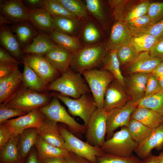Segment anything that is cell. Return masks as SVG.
I'll use <instances>...</instances> for the list:
<instances>
[{"label": "cell", "instance_id": "obj_1", "mask_svg": "<svg viewBox=\"0 0 163 163\" xmlns=\"http://www.w3.org/2000/svg\"><path fill=\"white\" fill-rule=\"evenodd\" d=\"M81 74L69 68L61 76L49 84L47 90L56 91L65 96L77 99L91 91Z\"/></svg>", "mask_w": 163, "mask_h": 163}, {"label": "cell", "instance_id": "obj_2", "mask_svg": "<svg viewBox=\"0 0 163 163\" xmlns=\"http://www.w3.org/2000/svg\"><path fill=\"white\" fill-rule=\"evenodd\" d=\"M107 49L101 44H95L82 47L73 53L70 66L77 73L94 69L104 61Z\"/></svg>", "mask_w": 163, "mask_h": 163}, {"label": "cell", "instance_id": "obj_3", "mask_svg": "<svg viewBox=\"0 0 163 163\" xmlns=\"http://www.w3.org/2000/svg\"><path fill=\"white\" fill-rule=\"evenodd\" d=\"M51 97L50 94L39 93L23 86L13 98L5 104L8 107L27 113L48 104Z\"/></svg>", "mask_w": 163, "mask_h": 163}, {"label": "cell", "instance_id": "obj_4", "mask_svg": "<svg viewBox=\"0 0 163 163\" xmlns=\"http://www.w3.org/2000/svg\"><path fill=\"white\" fill-rule=\"evenodd\" d=\"M138 146L130 136L126 127L114 133L110 139L106 140L101 148L105 153L127 157L133 155Z\"/></svg>", "mask_w": 163, "mask_h": 163}, {"label": "cell", "instance_id": "obj_5", "mask_svg": "<svg viewBox=\"0 0 163 163\" xmlns=\"http://www.w3.org/2000/svg\"><path fill=\"white\" fill-rule=\"evenodd\" d=\"M85 79L98 108H104L106 90L114 78L109 72L94 69L82 74Z\"/></svg>", "mask_w": 163, "mask_h": 163}, {"label": "cell", "instance_id": "obj_6", "mask_svg": "<svg viewBox=\"0 0 163 163\" xmlns=\"http://www.w3.org/2000/svg\"><path fill=\"white\" fill-rule=\"evenodd\" d=\"M64 140L66 149L85 158L92 163H97V158L105 153L101 148L92 146L75 136L64 127L59 126Z\"/></svg>", "mask_w": 163, "mask_h": 163}, {"label": "cell", "instance_id": "obj_7", "mask_svg": "<svg viewBox=\"0 0 163 163\" xmlns=\"http://www.w3.org/2000/svg\"><path fill=\"white\" fill-rule=\"evenodd\" d=\"M88 94H84L77 99L71 98L59 93H52L50 95L63 103L67 107L69 113L80 118L86 126L91 115L97 108L93 98Z\"/></svg>", "mask_w": 163, "mask_h": 163}, {"label": "cell", "instance_id": "obj_8", "mask_svg": "<svg viewBox=\"0 0 163 163\" xmlns=\"http://www.w3.org/2000/svg\"><path fill=\"white\" fill-rule=\"evenodd\" d=\"M38 110L47 118L57 123L60 122L66 125L76 133L86 132V126L78 123L71 116L56 97H53L49 103Z\"/></svg>", "mask_w": 163, "mask_h": 163}, {"label": "cell", "instance_id": "obj_9", "mask_svg": "<svg viewBox=\"0 0 163 163\" xmlns=\"http://www.w3.org/2000/svg\"><path fill=\"white\" fill-rule=\"evenodd\" d=\"M107 112L97 108L91 115L86 126V142L91 145L101 148L105 141L107 130Z\"/></svg>", "mask_w": 163, "mask_h": 163}, {"label": "cell", "instance_id": "obj_10", "mask_svg": "<svg viewBox=\"0 0 163 163\" xmlns=\"http://www.w3.org/2000/svg\"><path fill=\"white\" fill-rule=\"evenodd\" d=\"M137 105V102H134L130 101L123 106L107 112L106 140L111 138L115 131L119 127L127 126L132 113Z\"/></svg>", "mask_w": 163, "mask_h": 163}, {"label": "cell", "instance_id": "obj_11", "mask_svg": "<svg viewBox=\"0 0 163 163\" xmlns=\"http://www.w3.org/2000/svg\"><path fill=\"white\" fill-rule=\"evenodd\" d=\"M23 61L26 62L47 85L60 77L59 72L43 55L25 54L23 56Z\"/></svg>", "mask_w": 163, "mask_h": 163}, {"label": "cell", "instance_id": "obj_12", "mask_svg": "<svg viewBox=\"0 0 163 163\" xmlns=\"http://www.w3.org/2000/svg\"><path fill=\"white\" fill-rule=\"evenodd\" d=\"M46 118L38 109H37L18 118L8 120L3 124L6 125L14 134L20 135L27 129L39 128Z\"/></svg>", "mask_w": 163, "mask_h": 163}, {"label": "cell", "instance_id": "obj_13", "mask_svg": "<svg viewBox=\"0 0 163 163\" xmlns=\"http://www.w3.org/2000/svg\"><path fill=\"white\" fill-rule=\"evenodd\" d=\"M23 86L22 74L18 69L0 78V103H5L13 98Z\"/></svg>", "mask_w": 163, "mask_h": 163}, {"label": "cell", "instance_id": "obj_14", "mask_svg": "<svg viewBox=\"0 0 163 163\" xmlns=\"http://www.w3.org/2000/svg\"><path fill=\"white\" fill-rule=\"evenodd\" d=\"M0 11V14L14 24L28 21V8L21 0L1 1Z\"/></svg>", "mask_w": 163, "mask_h": 163}, {"label": "cell", "instance_id": "obj_15", "mask_svg": "<svg viewBox=\"0 0 163 163\" xmlns=\"http://www.w3.org/2000/svg\"><path fill=\"white\" fill-rule=\"evenodd\" d=\"M133 37L126 23L118 21L113 26L106 48L107 50H117L130 43Z\"/></svg>", "mask_w": 163, "mask_h": 163}, {"label": "cell", "instance_id": "obj_16", "mask_svg": "<svg viewBox=\"0 0 163 163\" xmlns=\"http://www.w3.org/2000/svg\"><path fill=\"white\" fill-rule=\"evenodd\" d=\"M163 146V122L152 129L149 137L138 145L135 152L137 157L143 160L151 154L154 149L161 150Z\"/></svg>", "mask_w": 163, "mask_h": 163}, {"label": "cell", "instance_id": "obj_17", "mask_svg": "<svg viewBox=\"0 0 163 163\" xmlns=\"http://www.w3.org/2000/svg\"><path fill=\"white\" fill-rule=\"evenodd\" d=\"M128 97L123 87L115 80L111 82L105 93L103 109L107 112L124 105Z\"/></svg>", "mask_w": 163, "mask_h": 163}, {"label": "cell", "instance_id": "obj_18", "mask_svg": "<svg viewBox=\"0 0 163 163\" xmlns=\"http://www.w3.org/2000/svg\"><path fill=\"white\" fill-rule=\"evenodd\" d=\"M57 123L46 118L37 128L38 136L47 143L66 149L64 141Z\"/></svg>", "mask_w": 163, "mask_h": 163}, {"label": "cell", "instance_id": "obj_19", "mask_svg": "<svg viewBox=\"0 0 163 163\" xmlns=\"http://www.w3.org/2000/svg\"><path fill=\"white\" fill-rule=\"evenodd\" d=\"M49 36L40 32L32 42L22 49L23 54H34L44 56L58 46Z\"/></svg>", "mask_w": 163, "mask_h": 163}, {"label": "cell", "instance_id": "obj_20", "mask_svg": "<svg viewBox=\"0 0 163 163\" xmlns=\"http://www.w3.org/2000/svg\"><path fill=\"white\" fill-rule=\"evenodd\" d=\"M149 74L136 73L131 74L125 80L131 101L138 102L144 97Z\"/></svg>", "mask_w": 163, "mask_h": 163}, {"label": "cell", "instance_id": "obj_21", "mask_svg": "<svg viewBox=\"0 0 163 163\" xmlns=\"http://www.w3.org/2000/svg\"><path fill=\"white\" fill-rule=\"evenodd\" d=\"M163 60L154 57L149 51L141 52L134 60L128 64L126 72L130 74L136 73H151Z\"/></svg>", "mask_w": 163, "mask_h": 163}, {"label": "cell", "instance_id": "obj_22", "mask_svg": "<svg viewBox=\"0 0 163 163\" xmlns=\"http://www.w3.org/2000/svg\"><path fill=\"white\" fill-rule=\"evenodd\" d=\"M28 21L39 31L50 33L54 30L53 17L43 8H28Z\"/></svg>", "mask_w": 163, "mask_h": 163}, {"label": "cell", "instance_id": "obj_23", "mask_svg": "<svg viewBox=\"0 0 163 163\" xmlns=\"http://www.w3.org/2000/svg\"><path fill=\"white\" fill-rule=\"evenodd\" d=\"M73 55V53L58 46L44 56L62 75L69 68Z\"/></svg>", "mask_w": 163, "mask_h": 163}, {"label": "cell", "instance_id": "obj_24", "mask_svg": "<svg viewBox=\"0 0 163 163\" xmlns=\"http://www.w3.org/2000/svg\"><path fill=\"white\" fill-rule=\"evenodd\" d=\"M131 119L153 129L163 122V115L150 109L137 106L132 113Z\"/></svg>", "mask_w": 163, "mask_h": 163}, {"label": "cell", "instance_id": "obj_25", "mask_svg": "<svg viewBox=\"0 0 163 163\" xmlns=\"http://www.w3.org/2000/svg\"><path fill=\"white\" fill-rule=\"evenodd\" d=\"M1 44L17 60L23 61L22 50L15 36L8 27L0 26Z\"/></svg>", "mask_w": 163, "mask_h": 163}, {"label": "cell", "instance_id": "obj_26", "mask_svg": "<svg viewBox=\"0 0 163 163\" xmlns=\"http://www.w3.org/2000/svg\"><path fill=\"white\" fill-rule=\"evenodd\" d=\"M11 28L23 48L30 44L39 33L29 21L15 24Z\"/></svg>", "mask_w": 163, "mask_h": 163}, {"label": "cell", "instance_id": "obj_27", "mask_svg": "<svg viewBox=\"0 0 163 163\" xmlns=\"http://www.w3.org/2000/svg\"><path fill=\"white\" fill-rule=\"evenodd\" d=\"M23 62L24 66L22 73L23 86L40 93L47 90L48 85L26 62Z\"/></svg>", "mask_w": 163, "mask_h": 163}, {"label": "cell", "instance_id": "obj_28", "mask_svg": "<svg viewBox=\"0 0 163 163\" xmlns=\"http://www.w3.org/2000/svg\"><path fill=\"white\" fill-rule=\"evenodd\" d=\"M20 135L14 134L10 140L0 150V162L15 163L22 159L18 144Z\"/></svg>", "mask_w": 163, "mask_h": 163}, {"label": "cell", "instance_id": "obj_29", "mask_svg": "<svg viewBox=\"0 0 163 163\" xmlns=\"http://www.w3.org/2000/svg\"><path fill=\"white\" fill-rule=\"evenodd\" d=\"M34 145L38 158L40 160L56 157H65L69 152L66 149L47 143L39 136Z\"/></svg>", "mask_w": 163, "mask_h": 163}, {"label": "cell", "instance_id": "obj_30", "mask_svg": "<svg viewBox=\"0 0 163 163\" xmlns=\"http://www.w3.org/2000/svg\"><path fill=\"white\" fill-rule=\"evenodd\" d=\"M49 36L59 46L75 53L82 47L78 39L57 30L54 29Z\"/></svg>", "mask_w": 163, "mask_h": 163}, {"label": "cell", "instance_id": "obj_31", "mask_svg": "<svg viewBox=\"0 0 163 163\" xmlns=\"http://www.w3.org/2000/svg\"><path fill=\"white\" fill-rule=\"evenodd\" d=\"M104 62V66L101 70L110 72L115 80L123 87H125L126 86L125 80L120 70V65L117 55V50H109Z\"/></svg>", "mask_w": 163, "mask_h": 163}, {"label": "cell", "instance_id": "obj_32", "mask_svg": "<svg viewBox=\"0 0 163 163\" xmlns=\"http://www.w3.org/2000/svg\"><path fill=\"white\" fill-rule=\"evenodd\" d=\"M38 136L37 129L31 128L25 130L21 134L18 144L22 159H25L35 145Z\"/></svg>", "mask_w": 163, "mask_h": 163}, {"label": "cell", "instance_id": "obj_33", "mask_svg": "<svg viewBox=\"0 0 163 163\" xmlns=\"http://www.w3.org/2000/svg\"><path fill=\"white\" fill-rule=\"evenodd\" d=\"M126 127L130 136L138 145L149 137L152 130L140 122L132 119H130Z\"/></svg>", "mask_w": 163, "mask_h": 163}, {"label": "cell", "instance_id": "obj_34", "mask_svg": "<svg viewBox=\"0 0 163 163\" xmlns=\"http://www.w3.org/2000/svg\"><path fill=\"white\" fill-rule=\"evenodd\" d=\"M41 7L52 17H64L77 19L58 0H44Z\"/></svg>", "mask_w": 163, "mask_h": 163}, {"label": "cell", "instance_id": "obj_35", "mask_svg": "<svg viewBox=\"0 0 163 163\" xmlns=\"http://www.w3.org/2000/svg\"><path fill=\"white\" fill-rule=\"evenodd\" d=\"M137 106L150 109L163 115V91L144 97L138 102Z\"/></svg>", "mask_w": 163, "mask_h": 163}, {"label": "cell", "instance_id": "obj_36", "mask_svg": "<svg viewBox=\"0 0 163 163\" xmlns=\"http://www.w3.org/2000/svg\"><path fill=\"white\" fill-rule=\"evenodd\" d=\"M158 39L150 34L133 37L131 44L139 53L149 51L157 41Z\"/></svg>", "mask_w": 163, "mask_h": 163}, {"label": "cell", "instance_id": "obj_37", "mask_svg": "<svg viewBox=\"0 0 163 163\" xmlns=\"http://www.w3.org/2000/svg\"><path fill=\"white\" fill-rule=\"evenodd\" d=\"M126 23L133 37L142 35L146 30L152 25L147 14Z\"/></svg>", "mask_w": 163, "mask_h": 163}, {"label": "cell", "instance_id": "obj_38", "mask_svg": "<svg viewBox=\"0 0 163 163\" xmlns=\"http://www.w3.org/2000/svg\"><path fill=\"white\" fill-rule=\"evenodd\" d=\"M54 29L69 34L75 30L76 23L75 19L64 17H53Z\"/></svg>", "mask_w": 163, "mask_h": 163}, {"label": "cell", "instance_id": "obj_39", "mask_svg": "<svg viewBox=\"0 0 163 163\" xmlns=\"http://www.w3.org/2000/svg\"><path fill=\"white\" fill-rule=\"evenodd\" d=\"M139 53L130 44L122 46L117 50V55L120 65L130 63Z\"/></svg>", "mask_w": 163, "mask_h": 163}, {"label": "cell", "instance_id": "obj_40", "mask_svg": "<svg viewBox=\"0 0 163 163\" xmlns=\"http://www.w3.org/2000/svg\"><path fill=\"white\" fill-rule=\"evenodd\" d=\"M70 13L78 19L85 18L87 15V9L78 1L58 0Z\"/></svg>", "mask_w": 163, "mask_h": 163}, {"label": "cell", "instance_id": "obj_41", "mask_svg": "<svg viewBox=\"0 0 163 163\" xmlns=\"http://www.w3.org/2000/svg\"><path fill=\"white\" fill-rule=\"evenodd\" d=\"M141 160L133 155L120 157L104 153L97 158V163H140Z\"/></svg>", "mask_w": 163, "mask_h": 163}, {"label": "cell", "instance_id": "obj_42", "mask_svg": "<svg viewBox=\"0 0 163 163\" xmlns=\"http://www.w3.org/2000/svg\"><path fill=\"white\" fill-rule=\"evenodd\" d=\"M86 8L98 21L103 23L104 16L101 2L99 0H85Z\"/></svg>", "mask_w": 163, "mask_h": 163}, {"label": "cell", "instance_id": "obj_43", "mask_svg": "<svg viewBox=\"0 0 163 163\" xmlns=\"http://www.w3.org/2000/svg\"><path fill=\"white\" fill-rule=\"evenodd\" d=\"M147 14L151 20L152 25L163 19V1L150 2Z\"/></svg>", "mask_w": 163, "mask_h": 163}, {"label": "cell", "instance_id": "obj_44", "mask_svg": "<svg viewBox=\"0 0 163 163\" xmlns=\"http://www.w3.org/2000/svg\"><path fill=\"white\" fill-rule=\"evenodd\" d=\"M27 113L21 110L8 107L4 103L0 104V124L3 123L8 119L21 116Z\"/></svg>", "mask_w": 163, "mask_h": 163}, {"label": "cell", "instance_id": "obj_45", "mask_svg": "<svg viewBox=\"0 0 163 163\" xmlns=\"http://www.w3.org/2000/svg\"><path fill=\"white\" fill-rule=\"evenodd\" d=\"M161 90L159 80L152 73H149L145 86L144 97Z\"/></svg>", "mask_w": 163, "mask_h": 163}, {"label": "cell", "instance_id": "obj_46", "mask_svg": "<svg viewBox=\"0 0 163 163\" xmlns=\"http://www.w3.org/2000/svg\"><path fill=\"white\" fill-rule=\"evenodd\" d=\"M100 37V33L96 26L92 23L88 24L83 32V37L85 41L89 43H93L97 40Z\"/></svg>", "mask_w": 163, "mask_h": 163}, {"label": "cell", "instance_id": "obj_47", "mask_svg": "<svg viewBox=\"0 0 163 163\" xmlns=\"http://www.w3.org/2000/svg\"><path fill=\"white\" fill-rule=\"evenodd\" d=\"M150 34L159 39L163 37V19L150 26L143 35Z\"/></svg>", "mask_w": 163, "mask_h": 163}, {"label": "cell", "instance_id": "obj_48", "mask_svg": "<svg viewBox=\"0 0 163 163\" xmlns=\"http://www.w3.org/2000/svg\"><path fill=\"white\" fill-rule=\"evenodd\" d=\"M14 134L4 124L0 125V150L12 137Z\"/></svg>", "mask_w": 163, "mask_h": 163}, {"label": "cell", "instance_id": "obj_49", "mask_svg": "<svg viewBox=\"0 0 163 163\" xmlns=\"http://www.w3.org/2000/svg\"><path fill=\"white\" fill-rule=\"evenodd\" d=\"M18 64L0 62V78L5 77L18 69Z\"/></svg>", "mask_w": 163, "mask_h": 163}, {"label": "cell", "instance_id": "obj_50", "mask_svg": "<svg viewBox=\"0 0 163 163\" xmlns=\"http://www.w3.org/2000/svg\"><path fill=\"white\" fill-rule=\"evenodd\" d=\"M149 53L154 57L163 60V37L158 39Z\"/></svg>", "mask_w": 163, "mask_h": 163}, {"label": "cell", "instance_id": "obj_51", "mask_svg": "<svg viewBox=\"0 0 163 163\" xmlns=\"http://www.w3.org/2000/svg\"><path fill=\"white\" fill-rule=\"evenodd\" d=\"M65 158L66 163H92L85 158L69 152Z\"/></svg>", "mask_w": 163, "mask_h": 163}, {"label": "cell", "instance_id": "obj_52", "mask_svg": "<svg viewBox=\"0 0 163 163\" xmlns=\"http://www.w3.org/2000/svg\"><path fill=\"white\" fill-rule=\"evenodd\" d=\"M0 62L13 63L19 65V62L11 57L2 48H0Z\"/></svg>", "mask_w": 163, "mask_h": 163}, {"label": "cell", "instance_id": "obj_53", "mask_svg": "<svg viewBox=\"0 0 163 163\" xmlns=\"http://www.w3.org/2000/svg\"><path fill=\"white\" fill-rule=\"evenodd\" d=\"M24 163H42L38 158L36 151L32 150L26 158Z\"/></svg>", "mask_w": 163, "mask_h": 163}, {"label": "cell", "instance_id": "obj_54", "mask_svg": "<svg viewBox=\"0 0 163 163\" xmlns=\"http://www.w3.org/2000/svg\"><path fill=\"white\" fill-rule=\"evenodd\" d=\"M151 73L159 80L163 79V60L156 66Z\"/></svg>", "mask_w": 163, "mask_h": 163}, {"label": "cell", "instance_id": "obj_55", "mask_svg": "<svg viewBox=\"0 0 163 163\" xmlns=\"http://www.w3.org/2000/svg\"><path fill=\"white\" fill-rule=\"evenodd\" d=\"M41 161L42 163H66L64 157L50 158Z\"/></svg>", "mask_w": 163, "mask_h": 163}, {"label": "cell", "instance_id": "obj_56", "mask_svg": "<svg viewBox=\"0 0 163 163\" xmlns=\"http://www.w3.org/2000/svg\"><path fill=\"white\" fill-rule=\"evenodd\" d=\"M43 0H24L27 4L29 6V8H35L42 6Z\"/></svg>", "mask_w": 163, "mask_h": 163}, {"label": "cell", "instance_id": "obj_57", "mask_svg": "<svg viewBox=\"0 0 163 163\" xmlns=\"http://www.w3.org/2000/svg\"><path fill=\"white\" fill-rule=\"evenodd\" d=\"M140 163H158V156L151 154L142 160Z\"/></svg>", "mask_w": 163, "mask_h": 163}, {"label": "cell", "instance_id": "obj_58", "mask_svg": "<svg viewBox=\"0 0 163 163\" xmlns=\"http://www.w3.org/2000/svg\"><path fill=\"white\" fill-rule=\"evenodd\" d=\"M0 26L3 25L4 24H11V22L6 18L0 14Z\"/></svg>", "mask_w": 163, "mask_h": 163}, {"label": "cell", "instance_id": "obj_59", "mask_svg": "<svg viewBox=\"0 0 163 163\" xmlns=\"http://www.w3.org/2000/svg\"><path fill=\"white\" fill-rule=\"evenodd\" d=\"M158 163H163V152L158 156Z\"/></svg>", "mask_w": 163, "mask_h": 163}, {"label": "cell", "instance_id": "obj_60", "mask_svg": "<svg viewBox=\"0 0 163 163\" xmlns=\"http://www.w3.org/2000/svg\"><path fill=\"white\" fill-rule=\"evenodd\" d=\"M161 90L163 91V79L159 80Z\"/></svg>", "mask_w": 163, "mask_h": 163}, {"label": "cell", "instance_id": "obj_61", "mask_svg": "<svg viewBox=\"0 0 163 163\" xmlns=\"http://www.w3.org/2000/svg\"><path fill=\"white\" fill-rule=\"evenodd\" d=\"M24 160H24L21 159L20 160V161H19L15 163H24ZM0 163H2L0 162Z\"/></svg>", "mask_w": 163, "mask_h": 163}]
</instances>
